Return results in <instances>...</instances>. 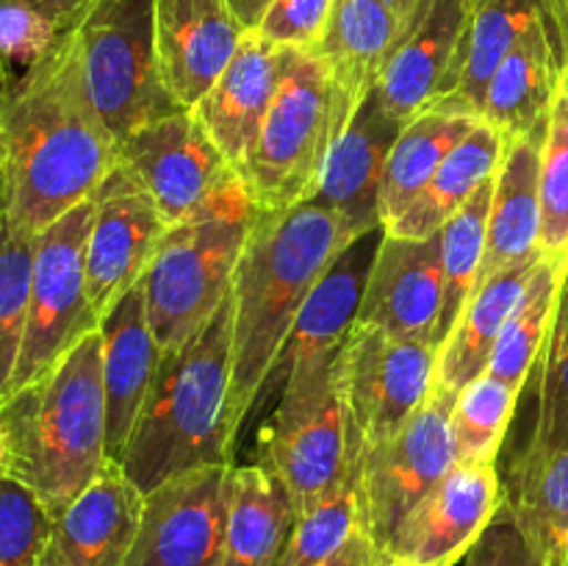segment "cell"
Wrapping results in <instances>:
<instances>
[{
	"label": "cell",
	"mask_w": 568,
	"mask_h": 566,
	"mask_svg": "<svg viewBox=\"0 0 568 566\" xmlns=\"http://www.w3.org/2000/svg\"><path fill=\"white\" fill-rule=\"evenodd\" d=\"M116 161L120 150L89 100L67 28L28 59L0 103V170L11 216L42 233L94 198Z\"/></svg>",
	"instance_id": "1"
},
{
	"label": "cell",
	"mask_w": 568,
	"mask_h": 566,
	"mask_svg": "<svg viewBox=\"0 0 568 566\" xmlns=\"http://www.w3.org/2000/svg\"><path fill=\"white\" fill-rule=\"evenodd\" d=\"M355 228L311 200L286 211H261L233 275V372L227 422L242 433L300 309Z\"/></svg>",
	"instance_id": "2"
},
{
	"label": "cell",
	"mask_w": 568,
	"mask_h": 566,
	"mask_svg": "<svg viewBox=\"0 0 568 566\" xmlns=\"http://www.w3.org/2000/svg\"><path fill=\"white\" fill-rule=\"evenodd\" d=\"M0 444L3 475L37 494L53 519L100 475L109 464L100 331L0 400Z\"/></svg>",
	"instance_id": "3"
},
{
	"label": "cell",
	"mask_w": 568,
	"mask_h": 566,
	"mask_svg": "<svg viewBox=\"0 0 568 566\" xmlns=\"http://www.w3.org/2000/svg\"><path fill=\"white\" fill-rule=\"evenodd\" d=\"M231 372L233 294H227L192 342L161 358L120 464L139 492L150 494L200 466L231 464L236 447L227 422Z\"/></svg>",
	"instance_id": "4"
},
{
	"label": "cell",
	"mask_w": 568,
	"mask_h": 566,
	"mask_svg": "<svg viewBox=\"0 0 568 566\" xmlns=\"http://www.w3.org/2000/svg\"><path fill=\"white\" fill-rule=\"evenodd\" d=\"M255 216L258 205L236 172L203 209L166 228L142 275L144 311L164 353L192 342L231 294Z\"/></svg>",
	"instance_id": "5"
},
{
	"label": "cell",
	"mask_w": 568,
	"mask_h": 566,
	"mask_svg": "<svg viewBox=\"0 0 568 566\" xmlns=\"http://www.w3.org/2000/svg\"><path fill=\"white\" fill-rule=\"evenodd\" d=\"M355 109L314 50L292 48L261 137L239 172L261 211H286L314 198L333 144Z\"/></svg>",
	"instance_id": "6"
},
{
	"label": "cell",
	"mask_w": 568,
	"mask_h": 566,
	"mask_svg": "<svg viewBox=\"0 0 568 566\" xmlns=\"http://www.w3.org/2000/svg\"><path fill=\"white\" fill-rule=\"evenodd\" d=\"M383 236H386L383 225L355 236L311 289L255 400L258 405L275 392V408L261 431H281L294 425L327 397L336 381V358L358 320L361 300Z\"/></svg>",
	"instance_id": "7"
},
{
	"label": "cell",
	"mask_w": 568,
	"mask_h": 566,
	"mask_svg": "<svg viewBox=\"0 0 568 566\" xmlns=\"http://www.w3.org/2000/svg\"><path fill=\"white\" fill-rule=\"evenodd\" d=\"M72 39L83 87L116 148L139 128L183 109L161 72L153 0H92L72 26Z\"/></svg>",
	"instance_id": "8"
},
{
	"label": "cell",
	"mask_w": 568,
	"mask_h": 566,
	"mask_svg": "<svg viewBox=\"0 0 568 566\" xmlns=\"http://www.w3.org/2000/svg\"><path fill=\"white\" fill-rule=\"evenodd\" d=\"M92 216L94 198H89L39 233L26 331L9 394L53 370L87 333L98 331L100 320L87 289Z\"/></svg>",
	"instance_id": "9"
},
{
	"label": "cell",
	"mask_w": 568,
	"mask_h": 566,
	"mask_svg": "<svg viewBox=\"0 0 568 566\" xmlns=\"http://www.w3.org/2000/svg\"><path fill=\"white\" fill-rule=\"evenodd\" d=\"M438 347L408 342L369 325H353L336 358L347 405L355 472L372 447L392 438L436 383Z\"/></svg>",
	"instance_id": "10"
},
{
	"label": "cell",
	"mask_w": 568,
	"mask_h": 566,
	"mask_svg": "<svg viewBox=\"0 0 568 566\" xmlns=\"http://www.w3.org/2000/svg\"><path fill=\"white\" fill-rule=\"evenodd\" d=\"M455 397L458 392L433 383L430 394L410 420L361 458V530L375 547L386 549L405 516L453 469L455 449L449 420Z\"/></svg>",
	"instance_id": "11"
},
{
	"label": "cell",
	"mask_w": 568,
	"mask_h": 566,
	"mask_svg": "<svg viewBox=\"0 0 568 566\" xmlns=\"http://www.w3.org/2000/svg\"><path fill=\"white\" fill-rule=\"evenodd\" d=\"M116 150V166L153 198L166 225L189 220L236 175L192 109L139 128Z\"/></svg>",
	"instance_id": "12"
},
{
	"label": "cell",
	"mask_w": 568,
	"mask_h": 566,
	"mask_svg": "<svg viewBox=\"0 0 568 566\" xmlns=\"http://www.w3.org/2000/svg\"><path fill=\"white\" fill-rule=\"evenodd\" d=\"M227 469L231 464L200 466L144 494L128 566H222Z\"/></svg>",
	"instance_id": "13"
},
{
	"label": "cell",
	"mask_w": 568,
	"mask_h": 566,
	"mask_svg": "<svg viewBox=\"0 0 568 566\" xmlns=\"http://www.w3.org/2000/svg\"><path fill=\"white\" fill-rule=\"evenodd\" d=\"M505 499L497 464H464L427 492L394 533L386 553L394 566H455L466 558Z\"/></svg>",
	"instance_id": "14"
},
{
	"label": "cell",
	"mask_w": 568,
	"mask_h": 566,
	"mask_svg": "<svg viewBox=\"0 0 568 566\" xmlns=\"http://www.w3.org/2000/svg\"><path fill=\"white\" fill-rule=\"evenodd\" d=\"M471 6L475 0H425L408 22L375 87L399 122H410L458 92Z\"/></svg>",
	"instance_id": "15"
},
{
	"label": "cell",
	"mask_w": 568,
	"mask_h": 566,
	"mask_svg": "<svg viewBox=\"0 0 568 566\" xmlns=\"http://www.w3.org/2000/svg\"><path fill=\"white\" fill-rule=\"evenodd\" d=\"M166 228L153 198L114 166L94 192L87 239V289L98 320L120 294L142 281Z\"/></svg>",
	"instance_id": "16"
},
{
	"label": "cell",
	"mask_w": 568,
	"mask_h": 566,
	"mask_svg": "<svg viewBox=\"0 0 568 566\" xmlns=\"http://www.w3.org/2000/svg\"><path fill=\"white\" fill-rule=\"evenodd\" d=\"M444 305L442 239H399L386 233L372 264L355 325L394 338L436 344Z\"/></svg>",
	"instance_id": "17"
},
{
	"label": "cell",
	"mask_w": 568,
	"mask_h": 566,
	"mask_svg": "<svg viewBox=\"0 0 568 566\" xmlns=\"http://www.w3.org/2000/svg\"><path fill=\"white\" fill-rule=\"evenodd\" d=\"M258 464L281 477L297 516L358 475L338 370L327 397L305 420L281 431H258Z\"/></svg>",
	"instance_id": "18"
},
{
	"label": "cell",
	"mask_w": 568,
	"mask_h": 566,
	"mask_svg": "<svg viewBox=\"0 0 568 566\" xmlns=\"http://www.w3.org/2000/svg\"><path fill=\"white\" fill-rule=\"evenodd\" d=\"M288 61L292 48H281L258 31H247L231 64L192 109L236 172L244 170L258 142Z\"/></svg>",
	"instance_id": "19"
},
{
	"label": "cell",
	"mask_w": 568,
	"mask_h": 566,
	"mask_svg": "<svg viewBox=\"0 0 568 566\" xmlns=\"http://www.w3.org/2000/svg\"><path fill=\"white\" fill-rule=\"evenodd\" d=\"M155 48L172 98L194 109L231 64L247 28L227 0H153Z\"/></svg>",
	"instance_id": "20"
},
{
	"label": "cell",
	"mask_w": 568,
	"mask_h": 566,
	"mask_svg": "<svg viewBox=\"0 0 568 566\" xmlns=\"http://www.w3.org/2000/svg\"><path fill=\"white\" fill-rule=\"evenodd\" d=\"M144 494L120 464L100 475L53 519L48 566H128L142 525Z\"/></svg>",
	"instance_id": "21"
},
{
	"label": "cell",
	"mask_w": 568,
	"mask_h": 566,
	"mask_svg": "<svg viewBox=\"0 0 568 566\" xmlns=\"http://www.w3.org/2000/svg\"><path fill=\"white\" fill-rule=\"evenodd\" d=\"M98 331L103 338L105 455L111 464H122L128 438L164 358L144 311L142 281L111 303V309L100 316Z\"/></svg>",
	"instance_id": "22"
},
{
	"label": "cell",
	"mask_w": 568,
	"mask_h": 566,
	"mask_svg": "<svg viewBox=\"0 0 568 566\" xmlns=\"http://www.w3.org/2000/svg\"><path fill=\"white\" fill-rule=\"evenodd\" d=\"M405 122L388 114L377 92L372 89L353 120L333 144L322 181L311 203L342 214L355 233H366L381 222V183L394 142L403 133ZM386 228V225H383Z\"/></svg>",
	"instance_id": "23"
},
{
	"label": "cell",
	"mask_w": 568,
	"mask_h": 566,
	"mask_svg": "<svg viewBox=\"0 0 568 566\" xmlns=\"http://www.w3.org/2000/svg\"><path fill=\"white\" fill-rule=\"evenodd\" d=\"M547 120L521 137L505 142L503 161L494 175L488 242L483 255L480 283L497 272L544 259L541 239V153Z\"/></svg>",
	"instance_id": "24"
},
{
	"label": "cell",
	"mask_w": 568,
	"mask_h": 566,
	"mask_svg": "<svg viewBox=\"0 0 568 566\" xmlns=\"http://www.w3.org/2000/svg\"><path fill=\"white\" fill-rule=\"evenodd\" d=\"M294 522V499L275 472L261 464H231L222 566H277Z\"/></svg>",
	"instance_id": "25"
},
{
	"label": "cell",
	"mask_w": 568,
	"mask_h": 566,
	"mask_svg": "<svg viewBox=\"0 0 568 566\" xmlns=\"http://www.w3.org/2000/svg\"><path fill=\"white\" fill-rule=\"evenodd\" d=\"M408 22L383 0H336L314 53L353 109L377 87Z\"/></svg>",
	"instance_id": "26"
},
{
	"label": "cell",
	"mask_w": 568,
	"mask_h": 566,
	"mask_svg": "<svg viewBox=\"0 0 568 566\" xmlns=\"http://www.w3.org/2000/svg\"><path fill=\"white\" fill-rule=\"evenodd\" d=\"M560 81L564 70L541 17L527 28L488 81L480 120L497 128L505 142H510L547 120L560 92Z\"/></svg>",
	"instance_id": "27"
},
{
	"label": "cell",
	"mask_w": 568,
	"mask_h": 566,
	"mask_svg": "<svg viewBox=\"0 0 568 566\" xmlns=\"http://www.w3.org/2000/svg\"><path fill=\"white\" fill-rule=\"evenodd\" d=\"M536 264L510 266V270H503L488 281L477 283L475 294L460 311L455 327L438 347V386L460 394L471 381L486 375L499 333H503L514 305L519 303Z\"/></svg>",
	"instance_id": "28"
},
{
	"label": "cell",
	"mask_w": 568,
	"mask_h": 566,
	"mask_svg": "<svg viewBox=\"0 0 568 566\" xmlns=\"http://www.w3.org/2000/svg\"><path fill=\"white\" fill-rule=\"evenodd\" d=\"M505 153V137L486 120L477 122L469 137L455 144L453 153L444 159L436 175L427 181L419 198L408 205L397 222L386 228V233L399 239H427L436 236L444 222L477 192L486 181H491L499 170Z\"/></svg>",
	"instance_id": "29"
},
{
	"label": "cell",
	"mask_w": 568,
	"mask_h": 566,
	"mask_svg": "<svg viewBox=\"0 0 568 566\" xmlns=\"http://www.w3.org/2000/svg\"><path fill=\"white\" fill-rule=\"evenodd\" d=\"M480 117L447 109H427L410 122L394 142L381 183V222L392 225L419 198L455 144L469 137Z\"/></svg>",
	"instance_id": "30"
},
{
	"label": "cell",
	"mask_w": 568,
	"mask_h": 566,
	"mask_svg": "<svg viewBox=\"0 0 568 566\" xmlns=\"http://www.w3.org/2000/svg\"><path fill=\"white\" fill-rule=\"evenodd\" d=\"M505 499L541 566H568V449L508 472Z\"/></svg>",
	"instance_id": "31"
},
{
	"label": "cell",
	"mask_w": 568,
	"mask_h": 566,
	"mask_svg": "<svg viewBox=\"0 0 568 566\" xmlns=\"http://www.w3.org/2000/svg\"><path fill=\"white\" fill-rule=\"evenodd\" d=\"M541 0H475L466 28V64L453 98L433 109L480 117L491 75L516 48L527 28L541 20Z\"/></svg>",
	"instance_id": "32"
},
{
	"label": "cell",
	"mask_w": 568,
	"mask_h": 566,
	"mask_svg": "<svg viewBox=\"0 0 568 566\" xmlns=\"http://www.w3.org/2000/svg\"><path fill=\"white\" fill-rule=\"evenodd\" d=\"M566 264L568 259H547V255L538 261L519 303L514 305L497 338L486 375L497 377L516 392L525 388L527 377L536 370L549 342Z\"/></svg>",
	"instance_id": "33"
},
{
	"label": "cell",
	"mask_w": 568,
	"mask_h": 566,
	"mask_svg": "<svg viewBox=\"0 0 568 566\" xmlns=\"http://www.w3.org/2000/svg\"><path fill=\"white\" fill-rule=\"evenodd\" d=\"M494 178L483 183L438 231L442 239V272H444V305L438 320L436 342L442 347L444 338L458 322L460 311L475 294L480 283L483 255L488 242V214H491Z\"/></svg>",
	"instance_id": "34"
},
{
	"label": "cell",
	"mask_w": 568,
	"mask_h": 566,
	"mask_svg": "<svg viewBox=\"0 0 568 566\" xmlns=\"http://www.w3.org/2000/svg\"><path fill=\"white\" fill-rule=\"evenodd\" d=\"M37 239L39 233L28 231L11 216L9 189L0 170V400L9 394L17 355H20Z\"/></svg>",
	"instance_id": "35"
},
{
	"label": "cell",
	"mask_w": 568,
	"mask_h": 566,
	"mask_svg": "<svg viewBox=\"0 0 568 566\" xmlns=\"http://www.w3.org/2000/svg\"><path fill=\"white\" fill-rule=\"evenodd\" d=\"M521 392L505 386L491 375H480L455 397L453 449L464 464H497L508 427L514 422Z\"/></svg>",
	"instance_id": "36"
},
{
	"label": "cell",
	"mask_w": 568,
	"mask_h": 566,
	"mask_svg": "<svg viewBox=\"0 0 568 566\" xmlns=\"http://www.w3.org/2000/svg\"><path fill=\"white\" fill-rule=\"evenodd\" d=\"M361 530L358 475L297 516L277 566H320Z\"/></svg>",
	"instance_id": "37"
},
{
	"label": "cell",
	"mask_w": 568,
	"mask_h": 566,
	"mask_svg": "<svg viewBox=\"0 0 568 566\" xmlns=\"http://www.w3.org/2000/svg\"><path fill=\"white\" fill-rule=\"evenodd\" d=\"M541 255L568 259V78L549 111L541 153Z\"/></svg>",
	"instance_id": "38"
},
{
	"label": "cell",
	"mask_w": 568,
	"mask_h": 566,
	"mask_svg": "<svg viewBox=\"0 0 568 566\" xmlns=\"http://www.w3.org/2000/svg\"><path fill=\"white\" fill-rule=\"evenodd\" d=\"M53 516L37 494L0 475V566H42Z\"/></svg>",
	"instance_id": "39"
},
{
	"label": "cell",
	"mask_w": 568,
	"mask_h": 566,
	"mask_svg": "<svg viewBox=\"0 0 568 566\" xmlns=\"http://www.w3.org/2000/svg\"><path fill=\"white\" fill-rule=\"evenodd\" d=\"M538 370V414L527 447L510 461V469L527 461H541L568 449V355L552 366Z\"/></svg>",
	"instance_id": "40"
},
{
	"label": "cell",
	"mask_w": 568,
	"mask_h": 566,
	"mask_svg": "<svg viewBox=\"0 0 568 566\" xmlns=\"http://www.w3.org/2000/svg\"><path fill=\"white\" fill-rule=\"evenodd\" d=\"M333 9L336 0H275L255 31L281 48L314 50L331 22Z\"/></svg>",
	"instance_id": "41"
},
{
	"label": "cell",
	"mask_w": 568,
	"mask_h": 566,
	"mask_svg": "<svg viewBox=\"0 0 568 566\" xmlns=\"http://www.w3.org/2000/svg\"><path fill=\"white\" fill-rule=\"evenodd\" d=\"M464 566H541L521 527L516 525L508 499H503L497 516L488 522L475 547L466 553Z\"/></svg>",
	"instance_id": "42"
},
{
	"label": "cell",
	"mask_w": 568,
	"mask_h": 566,
	"mask_svg": "<svg viewBox=\"0 0 568 566\" xmlns=\"http://www.w3.org/2000/svg\"><path fill=\"white\" fill-rule=\"evenodd\" d=\"M0 44L9 55L26 53L28 59L48 44V39L26 17L20 0H0Z\"/></svg>",
	"instance_id": "43"
},
{
	"label": "cell",
	"mask_w": 568,
	"mask_h": 566,
	"mask_svg": "<svg viewBox=\"0 0 568 566\" xmlns=\"http://www.w3.org/2000/svg\"><path fill=\"white\" fill-rule=\"evenodd\" d=\"M22 11L33 22L44 39L67 31L81 20L83 11L92 6V0H20Z\"/></svg>",
	"instance_id": "44"
},
{
	"label": "cell",
	"mask_w": 568,
	"mask_h": 566,
	"mask_svg": "<svg viewBox=\"0 0 568 566\" xmlns=\"http://www.w3.org/2000/svg\"><path fill=\"white\" fill-rule=\"evenodd\" d=\"M568 355V264L564 272V283H560L558 294V311H555V325L549 333V342L541 353V364L552 366L558 361H564Z\"/></svg>",
	"instance_id": "45"
},
{
	"label": "cell",
	"mask_w": 568,
	"mask_h": 566,
	"mask_svg": "<svg viewBox=\"0 0 568 566\" xmlns=\"http://www.w3.org/2000/svg\"><path fill=\"white\" fill-rule=\"evenodd\" d=\"M544 26L552 39L555 55L560 61V70H568V0H541Z\"/></svg>",
	"instance_id": "46"
},
{
	"label": "cell",
	"mask_w": 568,
	"mask_h": 566,
	"mask_svg": "<svg viewBox=\"0 0 568 566\" xmlns=\"http://www.w3.org/2000/svg\"><path fill=\"white\" fill-rule=\"evenodd\" d=\"M372 547H375V544H372V538L366 536L364 530H358L347 544H344L342 549H336V553H333L331 558L320 566H364L366 558H369Z\"/></svg>",
	"instance_id": "47"
},
{
	"label": "cell",
	"mask_w": 568,
	"mask_h": 566,
	"mask_svg": "<svg viewBox=\"0 0 568 566\" xmlns=\"http://www.w3.org/2000/svg\"><path fill=\"white\" fill-rule=\"evenodd\" d=\"M233 9V14L239 17V22H242L247 31H255L261 22V17L266 14V9H270L275 0H227Z\"/></svg>",
	"instance_id": "48"
},
{
	"label": "cell",
	"mask_w": 568,
	"mask_h": 566,
	"mask_svg": "<svg viewBox=\"0 0 568 566\" xmlns=\"http://www.w3.org/2000/svg\"><path fill=\"white\" fill-rule=\"evenodd\" d=\"M383 3H386L388 9L397 11L403 20H414V14L422 9V3H425V0H383Z\"/></svg>",
	"instance_id": "49"
},
{
	"label": "cell",
	"mask_w": 568,
	"mask_h": 566,
	"mask_svg": "<svg viewBox=\"0 0 568 566\" xmlns=\"http://www.w3.org/2000/svg\"><path fill=\"white\" fill-rule=\"evenodd\" d=\"M9 87H11V81H9V53H6V48L0 44V103H3Z\"/></svg>",
	"instance_id": "50"
},
{
	"label": "cell",
	"mask_w": 568,
	"mask_h": 566,
	"mask_svg": "<svg viewBox=\"0 0 568 566\" xmlns=\"http://www.w3.org/2000/svg\"><path fill=\"white\" fill-rule=\"evenodd\" d=\"M364 566H394V560H392V555L386 553V549L372 547L369 558H366V564H364Z\"/></svg>",
	"instance_id": "51"
},
{
	"label": "cell",
	"mask_w": 568,
	"mask_h": 566,
	"mask_svg": "<svg viewBox=\"0 0 568 566\" xmlns=\"http://www.w3.org/2000/svg\"><path fill=\"white\" fill-rule=\"evenodd\" d=\"M0 475H3V444H0Z\"/></svg>",
	"instance_id": "52"
},
{
	"label": "cell",
	"mask_w": 568,
	"mask_h": 566,
	"mask_svg": "<svg viewBox=\"0 0 568 566\" xmlns=\"http://www.w3.org/2000/svg\"><path fill=\"white\" fill-rule=\"evenodd\" d=\"M42 566H48V564H44V560H42Z\"/></svg>",
	"instance_id": "53"
},
{
	"label": "cell",
	"mask_w": 568,
	"mask_h": 566,
	"mask_svg": "<svg viewBox=\"0 0 568 566\" xmlns=\"http://www.w3.org/2000/svg\"><path fill=\"white\" fill-rule=\"evenodd\" d=\"M566 75H568V70H566Z\"/></svg>",
	"instance_id": "54"
},
{
	"label": "cell",
	"mask_w": 568,
	"mask_h": 566,
	"mask_svg": "<svg viewBox=\"0 0 568 566\" xmlns=\"http://www.w3.org/2000/svg\"><path fill=\"white\" fill-rule=\"evenodd\" d=\"M566 78H568V75H566Z\"/></svg>",
	"instance_id": "55"
}]
</instances>
